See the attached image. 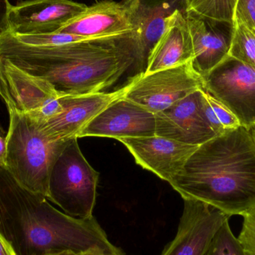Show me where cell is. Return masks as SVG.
<instances>
[{
    "label": "cell",
    "mask_w": 255,
    "mask_h": 255,
    "mask_svg": "<svg viewBox=\"0 0 255 255\" xmlns=\"http://www.w3.org/2000/svg\"><path fill=\"white\" fill-rule=\"evenodd\" d=\"M0 233L16 255L69 251L78 255H125L94 216L76 218L27 190L0 167Z\"/></svg>",
    "instance_id": "cell-1"
},
{
    "label": "cell",
    "mask_w": 255,
    "mask_h": 255,
    "mask_svg": "<svg viewBox=\"0 0 255 255\" xmlns=\"http://www.w3.org/2000/svg\"><path fill=\"white\" fill-rule=\"evenodd\" d=\"M130 37L30 46L3 34L0 36V57L47 81L61 97L94 94L115 85L136 63Z\"/></svg>",
    "instance_id": "cell-2"
},
{
    "label": "cell",
    "mask_w": 255,
    "mask_h": 255,
    "mask_svg": "<svg viewBox=\"0 0 255 255\" xmlns=\"http://www.w3.org/2000/svg\"><path fill=\"white\" fill-rule=\"evenodd\" d=\"M169 184L183 199L244 217L255 208L253 130L241 126L199 145Z\"/></svg>",
    "instance_id": "cell-3"
},
{
    "label": "cell",
    "mask_w": 255,
    "mask_h": 255,
    "mask_svg": "<svg viewBox=\"0 0 255 255\" xmlns=\"http://www.w3.org/2000/svg\"><path fill=\"white\" fill-rule=\"evenodd\" d=\"M7 112L6 169L22 187L47 199L52 167L70 140L46 137L35 120L14 106Z\"/></svg>",
    "instance_id": "cell-4"
},
{
    "label": "cell",
    "mask_w": 255,
    "mask_h": 255,
    "mask_svg": "<svg viewBox=\"0 0 255 255\" xmlns=\"http://www.w3.org/2000/svg\"><path fill=\"white\" fill-rule=\"evenodd\" d=\"M79 138L70 139L52 167L47 199L76 218L93 217L100 173L81 151Z\"/></svg>",
    "instance_id": "cell-5"
},
{
    "label": "cell",
    "mask_w": 255,
    "mask_h": 255,
    "mask_svg": "<svg viewBox=\"0 0 255 255\" xmlns=\"http://www.w3.org/2000/svg\"><path fill=\"white\" fill-rule=\"evenodd\" d=\"M125 97L155 114L204 88L203 79L192 61L151 73L136 74Z\"/></svg>",
    "instance_id": "cell-6"
},
{
    "label": "cell",
    "mask_w": 255,
    "mask_h": 255,
    "mask_svg": "<svg viewBox=\"0 0 255 255\" xmlns=\"http://www.w3.org/2000/svg\"><path fill=\"white\" fill-rule=\"evenodd\" d=\"M203 79L204 91L224 105L242 127H255V68L229 57Z\"/></svg>",
    "instance_id": "cell-7"
},
{
    "label": "cell",
    "mask_w": 255,
    "mask_h": 255,
    "mask_svg": "<svg viewBox=\"0 0 255 255\" xmlns=\"http://www.w3.org/2000/svg\"><path fill=\"white\" fill-rule=\"evenodd\" d=\"M130 83L113 92L66 96L59 99V112L47 119L37 121L42 133L52 140L68 141L78 135L108 106L125 97ZM34 119V118H33Z\"/></svg>",
    "instance_id": "cell-8"
},
{
    "label": "cell",
    "mask_w": 255,
    "mask_h": 255,
    "mask_svg": "<svg viewBox=\"0 0 255 255\" xmlns=\"http://www.w3.org/2000/svg\"><path fill=\"white\" fill-rule=\"evenodd\" d=\"M203 89L155 114V135L199 146L217 136L208 124Z\"/></svg>",
    "instance_id": "cell-9"
},
{
    "label": "cell",
    "mask_w": 255,
    "mask_h": 255,
    "mask_svg": "<svg viewBox=\"0 0 255 255\" xmlns=\"http://www.w3.org/2000/svg\"><path fill=\"white\" fill-rule=\"evenodd\" d=\"M184 201L178 232L161 255H205L216 232L230 218L205 202Z\"/></svg>",
    "instance_id": "cell-10"
},
{
    "label": "cell",
    "mask_w": 255,
    "mask_h": 255,
    "mask_svg": "<svg viewBox=\"0 0 255 255\" xmlns=\"http://www.w3.org/2000/svg\"><path fill=\"white\" fill-rule=\"evenodd\" d=\"M137 0H103L70 19L56 32L89 38L130 37L133 9Z\"/></svg>",
    "instance_id": "cell-11"
},
{
    "label": "cell",
    "mask_w": 255,
    "mask_h": 255,
    "mask_svg": "<svg viewBox=\"0 0 255 255\" xmlns=\"http://www.w3.org/2000/svg\"><path fill=\"white\" fill-rule=\"evenodd\" d=\"M88 5L73 0H24L11 5L9 32L13 34L56 32Z\"/></svg>",
    "instance_id": "cell-12"
},
{
    "label": "cell",
    "mask_w": 255,
    "mask_h": 255,
    "mask_svg": "<svg viewBox=\"0 0 255 255\" xmlns=\"http://www.w3.org/2000/svg\"><path fill=\"white\" fill-rule=\"evenodd\" d=\"M155 115L134 102L119 99L92 120L78 135L118 139L155 135Z\"/></svg>",
    "instance_id": "cell-13"
},
{
    "label": "cell",
    "mask_w": 255,
    "mask_h": 255,
    "mask_svg": "<svg viewBox=\"0 0 255 255\" xmlns=\"http://www.w3.org/2000/svg\"><path fill=\"white\" fill-rule=\"evenodd\" d=\"M118 140L127 147L138 165L169 184L199 147L157 135L119 138Z\"/></svg>",
    "instance_id": "cell-14"
},
{
    "label": "cell",
    "mask_w": 255,
    "mask_h": 255,
    "mask_svg": "<svg viewBox=\"0 0 255 255\" xmlns=\"http://www.w3.org/2000/svg\"><path fill=\"white\" fill-rule=\"evenodd\" d=\"M193 58V39L187 16L175 9L166 19L165 31L148 56L145 73L182 65Z\"/></svg>",
    "instance_id": "cell-15"
},
{
    "label": "cell",
    "mask_w": 255,
    "mask_h": 255,
    "mask_svg": "<svg viewBox=\"0 0 255 255\" xmlns=\"http://www.w3.org/2000/svg\"><path fill=\"white\" fill-rule=\"evenodd\" d=\"M3 71L13 106L31 118L38 116L54 100L61 98L52 84L2 59Z\"/></svg>",
    "instance_id": "cell-16"
},
{
    "label": "cell",
    "mask_w": 255,
    "mask_h": 255,
    "mask_svg": "<svg viewBox=\"0 0 255 255\" xmlns=\"http://www.w3.org/2000/svg\"><path fill=\"white\" fill-rule=\"evenodd\" d=\"M175 9L167 2L145 4L137 0L133 9L132 43L139 72L145 73L147 61L153 48L165 31L166 19Z\"/></svg>",
    "instance_id": "cell-17"
},
{
    "label": "cell",
    "mask_w": 255,
    "mask_h": 255,
    "mask_svg": "<svg viewBox=\"0 0 255 255\" xmlns=\"http://www.w3.org/2000/svg\"><path fill=\"white\" fill-rule=\"evenodd\" d=\"M193 39L194 70L202 78L229 57L230 37L211 28L207 20L186 13Z\"/></svg>",
    "instance_id": "cell-18"
},
{
    "label": "cell",
    "mask_w": 255,
    "mask_h": 255,
    "mask_svg": "<svg viewBox=\"0 0 255 255\" xmlns=\"http://www.w3.org/2000/svg\"><path fill=\"white\" fill-rule=\"evenodd\" d=\"M186 13L232 25L238 0H184Z\"/></svg>",
    "instance_id": "cell-19"
},
{
    "label": "cell",
    "mask_w": 255,
    "mask_h": 255,
    "mask_svg": "<svg viewBox=\"0 0 255 255\" xmlns=\"http://www.w3.org/2000/svg\"><path fill=\"white\" fill-rule=\"evenodd\" d=\"M229 57L255 68V34L235 16L232 24Z\"/></svg>",
    "instance_id": "cell-20"
},
{
    "label": "cell",
    "mask_w": 255,
    "mask_h": 255,
    "mask_svg": "<svg viewBox=\"0 0 255 255\" xmlns=\"http://www.w3.org/2000/svg\"><path fill=\"white\" fill-rule=\"evenodd\" d=\"M205 112L208 124L216 134L220 135L225 132L241 127L238 118L218 100L211 97L205 91Z\"/></svg>",
    "instance_id": "cell-21"
},
{
    "label": "cell",
    "mask_w": 255,
    "mask_h": 255,
    "mask_svg": "<svg viewBox=\"0 0 255 255\" xmlns=\"http://www.w3.org/2000/svg\"><path fill=\"white\" fill-rule=\"evenodd\" d=\"M205 255H246L232 233L229 220L216 232Z\"/></svg>",
    "instance_id": "cell-22"
},
{
    "label": "cell",
    "mask_w": 255,
    "mask_h": 255,
    "mask_svg": "<svg viewBox=\"0 0 255 255\" xmlns=\"http://www.w3.org/2000/svg\"><path fill=\"white\" fill-rule=\"evenodd\" d=\"M238 241L246 255H255V208L244 216L242 230Z\"/></svg>",
    "instance_id": "cell-23"
},
{
    "label": "cell",
    "mask_w": 255,
    "mask_h": 255,
    "mask_svg": "<svg viewBox=\"0 0 255 255\" xmlns=\"http://www.w3.org/2000/svg\"><path fill=\"white\" fill-rule=\"evenodd\" d=\"M235 16L251 31H255V0H238Z\"/></svg>",
    "instance_id": "cell-24"
},
{
    "label": "cell",
    "mask_w": 255,
    "mask_h": 255,
    "mask_svg": "<svg viewBox=\"0 0 255 255\" xmlns=\"http://www.w3.org/2000/svg\"><path fill=\"white\" fill-rule=\"evenodd\" d=\"M11 4L8 0H0V36L9 32V13Z\"/></svg>",
    "instance_id": "cell-25"
},
{
    "label": "cell",
    "mask_w": 255,
    "mask_h": 255,
    "mask_svg": "<svg viewBox=\"0 0 255 255\" xmlns=\"http://www.w3.org/2000/svg\"><path fill=\"white\" fill-rule=\"evenodd\" d=\"M0 97L4 100L7 109L13 106V102H12L11 97H10V93H9L8 88H7L5 77H4L2 60H1V57H0Z\"/></svg>",
    "instance_id": "cell-26"
},
{
    "label": "cell",
    "mask_w": 255,
    "mask_h": 255,
    "mask_svg": "<svg viewBox=\"0 0 255 255\" xmlns=\"http://www.w3.org/2000/svg\"><path fill=\"white\" fill-rule=\"evenodd\" d=\"M0 255H16L7 240L0 233Z\"/></svg>",
    "instance_id": "cell-27"
},
{
    "label": "cell",
    "mask_w": 255,
    "mask_h": 255,
    "mask_svg": "<svg viewBox=\"0 0 255 255\" xmlns=\"http://www.w3.org/2000/svg\"><path fill=\"white\" fill-rule=\"evenodd\" d=\"M6 154H7L6 139L0 135V167H5Z\"/></svg>",
    "instance_id": "cell-28"
},
{
    "label": "cell",
    "mask_w": 255,
    "mask_h": 255,
    "mask_svg": "<svg viewBox=\"0 0 255 255\" xmlns=\"http://www.w3.org/2000/svg\"><path fill=\"white\" fill-rule=\"evenodd\" d=\"M40 255H78L75 254L74 253L72 252L65 251V252H60V253H46V254H43Z\"/></svg>",
    "instance_id": "cell-29"
},
{
    "label": "cell",
    "mask_w": 255,
    "mask_h": 255,
    "mask_svg": "<svg viewBox=\"0 0 255 255\" xmlns=\"http://www.w3.org/2000/svg\"><path fill=\"white\" fill-rule=\"evenodd\" d=\"M5 133L4 132V129H3L2 127H1V124H0V135H3L4 133Z\"/></svg>",
    "instance_id": "cell-30"
},
{
    "label": "cell",
    "mask_w": 255,
    "mask_h": 255,
    "mask_svg": "<svg viewBox=\"0 0 255 255\" xmlns=\"http://www.w3.org/2000/svg\"><path fill=\"white\" fill-rule=\"evenodd\" d=\"M252 130H253V133H254L255 136V127L252 128Z\"/></svg>",
    "instance_id": "cell-31"
},
{
    "label": "cell",
    "mask_w": 255,
    "mask_h": 255,
    "mask_svg": "<svg viewBox=\"0 0 255 255\" xmlns=\"http://www.w3.org/2000/svg\"><path fill=\"white\" fill-rule=\"evenodd\" d=\"M253 32L254 33V34H255V31H253Z\"/></svg>",
    "instance_id": "cell-32"
},
{
    "label": "cell",
    "mask_w": 255,
    "mask_h": 255,
    "mask_svg": "<svg viewBox=\"0 0 255 255\" xmlns=\"http://www.w3.org/2000/svg\"></svg>",
    "instance_id": "cell-33"
}]
</instances>
